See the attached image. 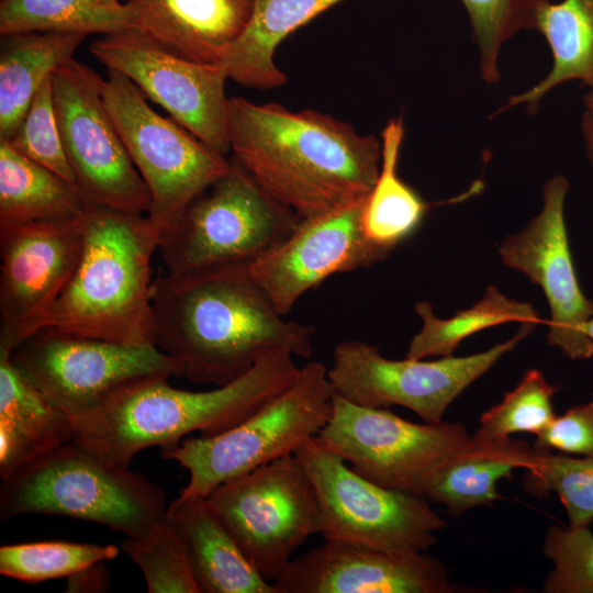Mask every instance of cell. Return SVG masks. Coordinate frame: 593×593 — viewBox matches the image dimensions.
I'll list each match as a JSON object with an SVG mask.
<instances>
[{
  "mask_svg": "<svg viewBox=\"0 0 593 593\" xmlns=\"http://www.w3.org/2000/svg\"><path fill=\"white\" fill-rule=\"evenodd\" d=\"M283 316L247 265L154 279L155 345L195 383L227 384L275 349L310 358L314 327Z\"/></svg>",
  "mask_w": 593,
  "mask_h": 593,
  "instance_id": "6da1fadb",
  "label": "cell"
},
{
  "mask_svg": "<svg viewBox=\"0 0 593 593\" xmlns=\"http://www.w3.org/2000/svg\"><path fill=\"white\" fill-rule=\"evenodd\" d=\"M227 132L233 158L300 219L368 194L379 176L381 141L315 110L230 98Z\"/></svg>",
  "mask_w": 593,
  "mask_h": 593,
  "instance_id": "7a4b0ae2",
  "label": "cell"
},
{
  "mask_svg": "<svg viewBox=\"0 0 593 593\" xmlns=\"http://www.w3.org/2000/svg\"><path fill=\"white\" fill-rule=\"evenodd\" d=\"M294 358L288 350H271L238 379L208 391L176 389L164 376L132 381L72 418V440L109 465L128 467L152 446L175 447L192 432L224 433L298 379L301 367Z\"/></svg>",
  "mask_w": 593,
  "mask_h": 593,
  "instance_id": "3957f363",
  "label": "cell"
},
{
  "mask_svg": "<svg viewBox=\"0 0 593 593\" xmlns=\"http://www.w3.org/2000/svg\"><path fill=\"white\" fill-rule=\"evenodd\" d=\"M82 251L48 325L72 335L155 344L152 259L160 231L146 214L85 205Z\"/></svg>",
  "mask_w": 593,
  "mask_h": 593,
  "instance_id": "277c9868",
  "label": "cell"
},
{
  "mask_svg": "<svg viewBox=\"0 0 593 593\" xmlns=\"http://www.w3.org/2000/svg\"><path fill=\"white\" fill-rule=\"evenodd\" d=\"M167 511L164 491L146 477L101 460L75 440L42 455L0 488V518L46 514L87 521L126 537Z\"/></svg>",
  "mask_w": 593,
  "mask_h": 593,
  "instance_id": "5b68a950",
  "label": "cell"
},
{
  "mask_svg": "<svg viewBox=\"0 0 593 593\" xmlns=\"http://www.w3.org/2000/svg\"><path fill=\"white\" fill-rule=\"evenodd\" d=\"M298 214L268 194L234 159L160 233L158 253L171 276L247 265L296 226Z\"/></svg>",
  "mask_w": 593,
  "mask_h": 593,
  "instance_id": "8992f818",
  "label": "cell"
},
{
  "mask_svg": "<svg viewBox=\"0 0 593 593\" xmlns=\"http://www.w3.org/2000/svg\"><path fill=\"white\" fill-rule=\"evenodd\" d=\"M334 393L327 367L309 361L291 385L234 427L186 438L161 456L189 472L181 494L206 497L221 483L293 455L315 437L332 414Z\"/></svg>",
  "mask_w": 593,
  "mask_h": 593,
  "instance_id": "52a82bcc",
  "label": "cell"
},
{
  "mask_svg": "<svg viewBox=\"0 0 593 593\" xmlns=\"http://www.w3.org/2000/svg\"><path fill=\"white\" fill-rule=\"evenodd\" d=\"M318 502V534L393 552L426 551L446 523L418 494L377 484L354 471L315 437L294 451Z\"/></svg>",
  "mask_w": 593,
  "mask_h": 593,
  "instance_id": "ba28073f",
  "label": "cell"
},
{
  "mask_svg": "<svg viewBox=\"0 0 593 593\" xmlns=\"http://www.w3.org/2000/svg\"><path fill=\"white\" fill-rule=\"evenodd\" d=\"M102 97L149 195V220L164 232L223 176L230 159L208 147L175 120L155 112L124 75L108 69Z\"/></svg>",
  "mask_w": 593,
  "mask_h": 593,
  "instance_id": "9c48e42d",
  "label": "cell"
},
{
  "mask_svg": "<svg viewBox=\"0 0 593 593\" xmlns=\"http://www.w3.org/2000/svg\"><path fill=\"white\" fill-rule=\"evenodd\" d=\"M206 497L249 562L271 583L318 534L316 492L294 454L232 478Z\"/></svg>",
  "mask_w": 593,
  "mask_h": 593,
  "instance_id": "30bf717a",
  "label": "cell"
},
{
  "mask_svg": "<svg viewBox=\"0 0 593 593\" xmlns=\"http://www.w3.org/2000/svg\"><path fill=\"white\" fill-rule=\"evenodd\" d=\"M536 326L537 323H521L513 337L485 351L436 360L388 359L366 342L343 340L333 350L327 376L334 392L353 403L385 409L403 406L425 423H439L454 400Z\"/></svg>",
  "mask_w": 593,
  "mask_h": 593,
  "instance_id": "8fae6325",
  "label": "cell"
},
{
  "mask_svg": "<svg viewBox=\"0 0 593 593\" xmlns=\"http://www.w3.org/2000/svg\"><path fill=\"white\" fill-rule=\"evenodd\" d=\"M315 439L366 479L423 496L432 474L471 436L460 423H413L334 393L332 414Z\"/></svg>",
  "mask_w": 593,
  "mask_h": 593,
  "instance_id": "7c38bea8",
  "label": "cell"
},
{
  "mask_svg": "<svg viewBox=\"0 0 593 593\" xmlns=\"http://www.w3.org/2000/svg\"><path fill=\"white\" fill-rule=\"evenodd\" d=\"M12 363L70 421L123 385L153 376L183 377L155 344H125L45 327L10 354Z\"/></svg>",
  "mask_w": 593,
  "mask_h": 593,
  "instance_id": "4fadbf2b",
  "label": "cell"
},
{
  "mask_svg": "<svg viewBox=\"0 0 593 593\" xmlns=\"http://www.w3.org/2000/svg\"><path fill=\"white\" fill-rule=\"evenodd\" d=\"M104 78L75 58L52 74L63 146L85 205L147 214L150 195L108 112Z\"/></svg>",
  "mask_w": 593,
  "mask_h": 593,
  "instance_id": "5bb4252c",
  "label": "cell"
},
{
  "mask_svg": "<svg viewBox=\"0 0 593 593\" xmlns=\"http://www.w3.org/2000/svg\"><path fill=\"white\" fill-rule=\"evenodd\" d=\"M90 53L108 69L128 78L182 127L211 149H230L223 64H200L176 56L132 27L92 42Z\"/></svg>",
  "mask_w": 593,
  "mask_h": 593,
  "instance_id": "9a60e30c",
  "label": "cell"
},
{
  "mask_svg": "<svg viewBox=\"0 0 593 593\" xmlns=\"http://www.w3.org/2000/svg\"><path fill=\"white\" fill-rule=\"evenodd\" d=\"M82 245L81 214L0 228V348L12 351L48 325Z\"/></svg>",
  "mask_w": 593,
  "mask_h": 593,
  "instance_id": "2e32d148",
  "label": "cell"
},
{
  "mask_svg": "<svg viewBox=\"0 0 593 593\" xmlns=\"http://www.w3.org/2000/svg\"><path fill=\"white\" fill-rule=\"evenodd\" d=\"M570 188L562 175L542 188V209L499 248L503 264L525 275L545 293L550 309L547 342L571 360L593 356V342L584 328L593 317V301L583 293L568 239L564 203Z\"/></svg>",
  "mask_w": 593,
  "mask_h": 593,
  "instance_id": "e0dca14e",
  "label": "cell"
},
{
  "mask_svg": "<svg viewBox=\"0 0 593 593\" xmlns=\"http://www.w3.org/2000/svg\"><path fill=\"white\" fill-rule=\"evenodd\" d=\"M366 195L300 219L287 237L248 266L280 314L328 277L368 268L390 255L363 232Z\"/></svg>",
  "mask_w": 593,
  "mask_h": 593,
  "instance_id": "ac0fdd59",
  "label": "cell"
},
{
  "mask_svg": "<svg viewBox=\"0 0 593 593\" xmlns=\"http://www.w3.org/2000/svg\"><path fill=\"white\" fill-rule=\"evenodd\" d=\"M294 557L272 582L277 593H451L446 566L419 552L326 540Z\"/></svg>",
  "mask_w": 593,
  "mask_h": 593,
  "instance_id": "d6986e66",
  "label": "cell"
},
{
  "mask_svg": "<svg viewBox=\"0 0 593 593\" xmlns=\"http://www.w3.org/2000/svg\"><path fill=\"white\" fill-rule=\"evenodd\" d=\"M131 26L165 51L222 64L245 31L254 0H121Z\"/></svg>",
  "mask_w": 593,
  "mask_h": 593,
  "instance_id": "ffe728a7",
  "label": "cell"
},
{
  "mask_svg": "<svg viewBox=\"0 0 593 593\" xmlns=\"http://www.w3.org/2000/svg\"><path fill=\"white\" fill-rule=\"evenodd\" d=\"M166 515L183 540L200 593H277L246 558L208 497L180 493Z\"/></svg>",
  "mask_w": 593,
  "mask_h": 593,
  "instance_id": "44dd1931",
  "label": "cell"
},
{
  "mask_svg": "<svg viewBox=\"0 0 593 593\" xmlns=\"http://www.w3.org/2000/svg\"><path fill=\"white\" fill-rule=\"evenodd\" d=\"M534 455L535 449L523 440L484 441L471 436L432 474L423 496L444 505L451 515L491 505L501 499L497 481L511 477L515 469H529Z\"/></svg>",
  "mask_w": 593,
  "mask_h": 593,
  "instance_id": "7402d4cb",
  "label": "cell"
},
{
  "mask_svg": "<svg viewBox=\"0 0 593 593\" xmlns=\"http://www.w3.org/2000/svg\"><path fill=\"white\" fill-rule=\"evenodd\" d=\"M534 30L547 41L552 65L529 89L512 94L496 111L525 105L535 114L542 98L559 85L580 80L593 88V0H539Z\"/></svg>",
  "mask_w": 593,
  "mask_h": 593,
  "instance_id": "603a6c76",
  "label": "cell"
},
{
  "mask_svg": "<svg viewBox=\"0 0 593 593\" xmlns=\"http://www.w3.org/2000/svg\"><path fill=\"white\" fill-rule=\"evenodd\" d=\"M343 0H254L249 22L222 63L228 79L249 88L272 89L287 77L273 57L292 32Z\"/></svg>",
  "mask_w": 593,
  "mask_h": 593,
  "instance_id": "cb8c5ba5",
  "label": "cell"
},
{
  "mask_svg": "<svg viewBox=\"0 0 593 593\" xmlns=\"http://www.w3.org/2000/svg\"><path fill=\"white\" fill-rule=\"evenodd\" d=\"M86 36L56 31L1 36L0 141L12 137L42 83L74 58Z\"/></svg>",
  "mask_w": 593,
  "mask_h": 593,
  "instance_id": "d4e9b609",
  "label": "cell"
},
{
  "mask_svg": "<svg viewBox=\"0 0 593 593\" xmlns=\"http://www.w3.org/2000/svg\"><path fill=\"white\" fill-rule=\"evenodd\" d=\"M78 190L0 141V228L78 217Z\"/></svg>",
  "mask_w": 593,
  "mask_h": 593,
  "instance_id": "484cf974",
  "label": "cell"
},
{
  "mask_svg": "<svg viewBox=\"0 0 593 593\" xmlns=\"http://www.w3.org/2000/svg\"><path fill=\"white\" fill-rule=\"evenodd\" d=\"M404 138L402 118L391 119L381 133V167L366 195L361 223L367 237L392 251L421 224L428 204L398 174Z\"/></svg>",
  "mask_w": 593,
  "mask_h": 593,
  "instance_id": "4316f807",
  "label": "cell"
},
{
  "mask_svg": "<svg viewBox=\"0 0 593 593\" xmlns=\"http://www.w3.org/2000/svg\"><path fill=\"white\" fill-rule=\"evenodd\" d=\"M0 348V428L24 446L32 461L74 439L70 418L12 363Z\"/></svg>",
  "mask_w": 593,
  "mask_h": 593,
  "instance_id": "83f0119b",
  "label": "cell"
},
{
  "mask_svg": "<svg viewBox=\"0 0 593 593\" xmlns=\"http://www.w3.org/2000/svg\"><path fill=\"white\" fill-rule=\"evenodd\" d=\"M414 310L422 318L423 326L409 344L406 357L413 359L452 356L465 338L496 325L510 322L540 323L539 314L532 304L507 298L494 286L488 287L483 296L471 307L449 318L437 317L432 304L425 301L417 302Z\"/></svg>",
  "mask_w": 593,
  "mask_h": 593,
  "instance_id": "f1b7e54d",
  "label": "cell"
},
{
  "mask_svg": "<svg viewBox=\"0 0 593 593\" xmlns=\"http://www.w3.org/2000/svg\"><path fill=\"white\" fill-rule=\"evenodd\" d=\"M122 9H104L88 0H0L1 36L26 32L111 34L131 26Z\"/></svg>",
  "mask_w": 593,
  "mask_h": 593,
  "instance_id": "f546056e",
  "label": "cell"
},
{
  "mask_svg": "<svg viewBox=\"0 0 593 593\" xmlns=\"http://www.w3.org/2000/svg\"><path fill=\"white\" fill-rule=\"evenodd\" d=\"M115 545L36 541L0 547V573L23 582L68 578L97 562L118 557Z\"/></svg>",
  "mask_w": 593,
  "mask_h": 593,
  "instance_id": "4dcf8cb0",
  "label": "cell"
},
{
  "mask_svg": "<svg viewBox=\"0 0 593 593\" xmlns=\"http://www.w3.org/2000/svg\"><path fill=\"white\" fill-rule=\"evenodd\" d=\"M121 549L143 573L149 593H200L183 540L167 515L150 528L126 537Z\"/></svg>",
  "mask_w": 593,
  "mask_h": 593,
  "instance_id": "1f68e13d",
  "label": "cell"
},
{
  "mask_svg": "<svg viewBox=\"0 0 593 593\" xmlns=\"http://www.w3.org/2000/svg\"><path fill=\"white\" fill-rule=\"evenodd\" d=\"M558 390L539 370H528L500 403L481 415L472 438L503 441L518 433L538 435L556 416L552 398Z\"/></svg>",
  "mask_w": 593,
  "mask_h": 593,
  "instance_id": "d6a6232c",
  "label": "cell"
},
{
  "mask_svg": "<svg viewBox=\"0 0 593 593\" xmlns=\"http://www.w3.org/2000/svg\"><path fill=\"white\" fill-rule=\"evenodd\" d=\"M470 20L472 37L479 51L483 80H500L499 58L503 45L524 30H534L539 0H460Z\"/></svg>",
  "mask_w": 593,
  "mask_h": 593,
  "instance_id": "836d02e7",
  "label": "cell"
},
{
  "mask_svg": "<svg viewBox=\"0 0 593 593\" xmlns=\"http://www.w3.org/2000/svg\"><path fill=\"white\" fill-rule=\"evenodd\" d=\"M535 449V448H534ZM528 485L553 492L566 508L569 527H590L593 522V457L536 450Z\"/></svg>",
  "mask_w": 593,
  "mask_h": 593,
  "instance_id": "e575fe53",
  "label": "cell"
},
{
  "mask_svg": "<svg viewBox=\"0 0 593 593\" xmlns=\"http://www.w3.org/2000/svg\"><path fill=\"white\" fill-rule=\"evenodd\" d=\"M5 142L19 154L46 167L76 188L75 175L56 120L52 75L37 90L15 133Z\"/></svg>",
  "mask_w": 593,
  "mask_h": 593,
  "instance_id": "d590c367",
  "label": "cell"
},
{
  "mask_svg": "<svg viewBox=\"0 0 593 593\" xmlns=\"http://www.w3.org/2000/svg\"><path fill=\"white\" fill-rule=\"evenodd\" d=\"M544 555L552 561L542 591L546 593H593V533L590 527L548 528Z\"/></svg>",
  "mask_w": 593,
  "mask_h": 593,
  "instance_id": "8d00e7d4",
  "label": "cell"
},
{
  "mask_svg": "<svg viewBox=\"0 0 593 593\" xmlns=\"http://www.w3.org/2000/svg\"><path fill=\"white\" fill-rule=\"evenodd\" d=\"M536 437V450L593 457V401L577 404L562 415H556Z\"/></svg>",
  "mask_w": 593,
  "mask_h": 593,
  "instance_id": "74e56055",
  "label": "cell"
},
{
  "mask_svg": "<svg viewBox=\"0 0 593 593\" xmlns=\"http://www.w3.org/2000/svg\"><path fill=\"white\" fill-rule=\"evenodd\" d=\"M109 586L104 562L93 563L67 578L68 592H103Z\"/></svg>",
  "mask_w": 593,
  "mask_h": 593,
  "instance_id": "f35d334b",
  "label": "cell"
},
{
  "mask_svg": "<svg viewBox=\"0 0 593 593\" xmlns=\"http://www.w3.org/2000/svg\"><path fill=\"white\" fill-rule=\"evenodd\" d=\"M581 133L588 158L593 167V88H589V91L584 94Z\"/></svg>",
  "mask_w": 593,
  "mask_h": 593,
  "instance_id": "ab89813d",
  "label": "cell"
},
{
  "mask_svg": "<svg viewBox=\"0 0 593 593\" xmlns=\"http://www.w3.org/2000/svg\"><path fill=\"white\" fill-rule=\"evenodd\" d=\"M92 4L104 9H122L125 5L121 0H88Z\"/></svg>",
  "mask_w": 593,
  "mask_h": 593,
  "instance_id": "60d3db41",
  "label": "cell"
},
{
  "mask_svg": "<svg viewBox=\"0 0 593 593\" xmlns=\"http://www.w3.org/2000/svg\"><path fill=\"white\" fill-rule=\"evenodd\" d=\"M584 332L588 337L593 342V317H591L584 328Z\"/></svg>",
  "mask_w": 593,
  "mask_h": 593,
  "instance_id": "b9f144b4",
  "label": "cell"
}]
</instances>
